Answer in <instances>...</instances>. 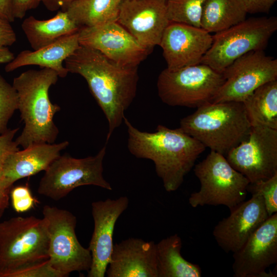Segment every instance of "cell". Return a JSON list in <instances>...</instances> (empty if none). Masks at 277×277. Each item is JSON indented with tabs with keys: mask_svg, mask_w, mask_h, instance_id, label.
Returning a JSON list of instances; mask_svg holds the SVG:
<instances>
[{
	"mask_svg": "<svg viewBox=\"0 0 277 277\" xmlns=\"http://www.w3.org/2000/svg\"><path fill=\"white\" fill-rule=\"evenodd\" d=\"M64 63L68 72L85 78L103 111L109 125L107 143L135 97L138 66L118 64L98 51L81 45Z\"/></svg>",
	"mask_w": 277,
	"mask_h": 277,
	"instance_id": "obj_1",
	"label": "cell"
},
{
	"mask_svg": "<svg viewBox=\"0 0 277 277\" xmlns=\"http://www.w3.org/2000/svg\"><path fill=\"white\" fill-rule=\"evenodd\" d=\"M128 149L134 156L151 160L167 192L177 190L206 147L180 128L159 125L154 132L142 131L124 116Z\"/></svg>",
	"mask_w": 277,
	"mask_h": 277,
	"instance_id": "obj_2",
	"label": "cell"
},
{
	"mask_svg": "<svg viewBox=\"0 0 277 277\" xmlns=\"http://www.w3.org/2000/svg\"><path fill=\"white\" fill-rule=\"evenodd\" d=\"M58 77L55 71L41 68L28 70L14 78L12 85L17 94V110L25 124L15 142L23 148L55 142L59 130L53 117L61 108L51 102L49 90Z\"/></svg>",
	"mask_w": 277,
	"mask_h": 277,
	"instance_id": "obj_3",
	"label": "cell"
},
{
	"mask_svg": "<svg viewBox=\"0 0 277 277\" xmlns=\"http://www.w3.org/2000/svg\"><path fill=\"white\" fill-rule=\"evenodd\" d=\"M211 151L225 156L248 136L252 126L242 102L207 103L183 118L180 127Z\"/></svg>",
	"mask_w": 277,
	"mask_h": 277,
	"instance_id": "obj_4",
	"label": "cell"
},
{
	"mask_svg": "<svg viewBox=\"0 0 277 277\" xmlns=\"http://www.w3.org/2000/svg\"><path fill=\"white\" fill-rule=\"evenodd\" d=\"M194 172L200 188L190 194L188 201L191 207L224 205L230 210L245 200L250 182L224 155L210 151L195 166Z\"/></svg>",
	"mask_w": 277,
	"mask_h": 277,
	"instance_id": "obj_5",
	"label": "cell"
},
{
	"mask_svg": "<svg viewBox=\"0 0 277 277\" xmlns=\"http://www.w3.org/2000/svg\"><path fill=\"white\" fill-rule=\"evenodd\" d=\"M48 248L44 217L16 216L0 223V270L47 260Z\"/></svg>",
	"mask_w": 277,
	"mask_h": 277,
	"instance_id": "obj_6",
	"label": "cell"
},
{
	"mask_svg": "<svg viewBox=\"0 0 277 277\" xmlns=\"http://www.w3.org/2000/svg\"><path fill=\"white\" fill-rule=\"evenodd\" d=\"M277 30L275 16L251 17L212 35L201 64L222 73L234 61L252 51L264 50Z\"/></svg>",
	"mask_w": 277,
	"mask_h": 277,
	"instance_id": "obj_7",
	"label": "cell"
},
{
	"mask_svg": "<svg viewBox=\"0 0 277 277\" xmlns=\"http://www.w3.org/2000/svg\"><path fill=\"white\" fill-rule=\"evenodd\" d=\"M224 81L222 73L203 64L166 68L157 78L158 95L169 106L197 108L212 101Z\"/></svg>",
	"mask_w": 277,
	"mask_h": 277,
	"instance_id": "obj_8",
	"label": "cell"
},
{
	"mask_svg": "<svg viewBox=\"0 0 277 277\" xmlns=\"http://www.w3.org/2000/svg\"><path fill=\"white\" fill-rule=\"evenodd\" d=\"M106 153L105 145L95 155L85 158L60 155L45 171L38 184V193L57 201L82 186L93 185L112 190L111 184L103 175Z\"/></svg>",
	"mask_w": 277,
	"mask_h": 277,
	"instance_id": "obj_9",
	"label": "cell"
},
{
	"mask_svg": "<svg viewBox=\"0 0 277 277\" xmlns=\"http://www.w3.org/2000/svg\"><path fill=\"white\" fill-rule=\"evenodd\" d=\"M47 222L49 235L48 260L52 266L64 277L74 271H88L92 256L88 248L78 240L76 217L69 211L45 205L42 210Z\"/></svg>",
	"mask_w": 277,
	"mask_h": 277,
	"instance_id": "obj_10",
	"label": "cell"
},
{
	"mask_svg": "<svg viewBox=\"0 0 277 277\" xmlns=\"http://www.w3.org/2000/svg\"><path fill=\"white\" fill-rule=\"evenodd\" d=\"M225 81L211 103L243 102L256 88L277 80V60L264 50L242 55L222 72Z\"/></svg>",
	"mask_w": 277,
	"mask_h": 277,
	"instance_id": "obj_11",
	"label": "cell"
},
{
	"mask_svg": "<svg viewBox=\"0 0 277 277\" xmlns=\"http://www.w3.org/2000/svg\"><path fill=\"white\" fill-rule=\"evenodd\" d=\"M250 183L277 174V130L252 126L247 137L225 156Z\"/></svg>",
	"mask_w": 277,
	"mask_h": 277,
	"instance_id": "obj_12",
	"label": "cell"
},
{
	"mask_svg": "<svg viewBox=\"0 0 277 277\" xmlns=\"http://www.w3.org/2000/svg\"><path fill=\"white\" fill-rule=\"evenodd\" d=\"M78 33L80 45L96 50L122 65L138 66L152 51L142 46L117 22L81 27Z\"/></svg>",
	"mask_w": 277,
	"mask_h": 277,
	"instance_id": "obj_13",
	"label": "cell"
},
{
	"mask_svg": "<svg viewBox=\"0 0 277 277\" xmlns=\"http://www.w3.org/2000/svg\"><path fill=\"white\" fill-rule=\"evenodd\" d=\"M235 277H274L266 269L277 263V213L270 216L244 245L233 253Z\"/></svg>",
	"mask_w": 277,
	"mask_h": 277,
	"instance_id": "obj_14",
	"label": "cell"
},
{
	"mask_svg": "<svg viewBox=\"0 0 277 277\" xmlns=\"http://www.w3.org/2000/svg\"><path fill=\"white\" fill-rule=\"evenodd\" d=\"M117 22L144 47L159 46L170 23L166 0H123Z\"/></svg>",
	"mask_w": 277,
	"mask_h": 277,
	"instance_id": "obj_15",
	"label": "cell"
},
{
	"mask_svg": "<svg viewBox=\"0 0 277 277\" xmlns=\"http://www.w3.org/2000/svg\"><path fill=\"white\" fill-rule=\"evenodd\" d=\"M128 205L129 199L126 196L92 203L94 229L88 248L91 254L92 264L87 276H105L114 245L113 235L115 225Z\"/></svg>",
	"mask_w": 277,
	"mask_h": 277,
	"instance_id": "obj_16",
	"label": "cell"
},
{
	"mask_svg": "<svg viewBox=\"0 0 277 277\" xmlns=\"http://www.w3.org/2000/svg\"><path fill=\"white\" fill-rule=\"evenodd\" d=\"M230 215L215 226L212 234L226 253L238 251L269 217L262 196L252 194L230 210Z\"/></svg>",
	"mask_w": 277,
	"mask_h": 277,
	"instance_id": "obj_17",
	"label": "cell"
},
{
	"mask_svg": "<svg viewBox=\"0 0 277 277\" xmlns=\"http://www.w3.org/2000/svg\"><path fill=\"white\" fill-rule=\"evenodd\" d=\"M212 41V35L201 28L170 22L159 46L167 68L174 70L201 64Z\"/></svg>",
	"mask_w": 277,
	"mask_h": 277,
	"instance_id": "obj_18",
	"label": "cell"
},
{
	"mask_svg": "<svg viewBox=\"0 0 277 277\" xmlns=\"http://www.w3.org/2000/svg\"><path fill=\"white\" fill-rule=\"evenodd\" d=\"M106 274L108 277H158L156 243L130 238L115 244Z\"/></svg>",
	"mask_w": 277,
	"mask_h": 277,
	"instance_id": "obj_19",
	"label": "cell"
},
{
	"mask_svg": "<svg viewBox=\"0 0 277 277\" xmlns=\"http://www.w3.org/2000/svg\"><path fill=\"white\" fill-rule=\"evenodd\" d=\"M69 144L67 141L57 144H37L14 151L5 159L1 174L6 185L11 188L17 180L45 171Z\"/></svg>",
	"mask_w": 277,
	"mask_h": 277,
	"instance_id": "obj_20",
	"label": "cell"
},
{
	"mask_svg": "<svg viewBox=\"0 0 277 277\" xmlns=\"http://www.w3.org/2000/svg\"><path fill=\"white\" fill-rule=\"evenodd\" d=\"M80 46L77 32L65 36L38 50L21 51L6 64L5 70L10 72L22 67L35 65L41 68L52 69L57 72L60 77L63 78L69 73L64 66V62Z\"/></svg>",
	"mask_w": 277,
	"mask_h": 277,
	"instance_id": "obj_21",
	"label": "cell"
},
{
	"mask_svg": "<svg viewBox=\"0 0 277 277\" xmlns=\"http://www.w3.org/2000/svg\"><path fill=\"white\" fill-rule=\"evenodd\" d=\"M21 27L33 50L77 32L80 28L66 11L62 10L58 11L53 17L45 20L29 16L23 20Z\"/></svg>",
	"mask_w": 277,
	"mask_h": 277,
	"instance_id": "obj_22",
	"label": "cell"
},
{
	"mask_svg": "<svg viewBox=\"0 0 277 277\" xmlns=\"http://www.w3.org/2000/svg\"><path fill=\"white\" fill-rule=\"evenodd\" d=\"M158 277H201L202 270L181 254L182 241L177 234L156 244Z\"/></svg>",
	"mask_w": 277,
	"mask_h": 277,
	"instance_id": "obj_23",
	"label": "cell"
},
{
	"mask_svg": "<svg viewBox=\"0 0 277 277\" xmlns=\"http://www.w3.org/2000/svg\"><path fill=\"white\" fill-rule=\"evenodd\" d=\"M242 103L252 126L277 130V80L260 86Z\"/></svg>",
	"mask_w": 277,
	"mask_h": 277,
	"instance_id": "obj_24",
	"label": "cell"
},
{
	"mask_svg": "<svg viewBox=\"0 0 277 277\" xmlns=\"http://www.w3.org/2000/svg\"><path fill=\"white\" fill-rule=\"evenodd\" d=\"M247 14L240 0H205L201 28L210 33H215L242 22Z\"/></svg>",
	"mask_w": 277,
	"mask_h": 277,
	"instance_id": "obj_25",
	"label": "cell"
},
{
	"mask_svg": "<svg viewBox=\"0 0 277 277\" xmlns=\"http://www.w3.org/2000/svg\"><path fill=\"white\" fill-rule=\"evenodd\" d=\"M123 0H75L65 10L80 27L117 22Z\"/></svg>",
	"mask_w": 277,
	"mask_h": 277,
	"instance_id": "obj_26",
	"label": "cell"
},
{
	"mask_svg": "<svg viewBox=\"0 0 277 277\" xmlns=\"http://www.w3.org/2000/svg\"><path fill=\"white\" fill-rule=\"evenodd\" d=\"M205 0H166L170 22L201 28L202 7Z\"/></svg>",
	"mask_w": 277,
	"mask_h": 277,
	"instance_id": "obj_27",
	"label": "cell"
},
{
	"mask_svg": "<svg viewBox=\"0 0 277 277\" xmlns=\"http://www.w3.org/2000/svg\"><path fill=\"white\" fill-rule=\"evenodd\" d=\"M17 108L16 90L0 74V134L8 130V123Z\"/></svg>",
	"mask_w": 277,
	"mask_h": 277,
	"instance_id": "obj_28",
	"label": "cell"
},
{
	"mask_svg": "<svg viewBox=\"0 0 277 277\" xmlns=\"http://www.w3.org/2000/svg\"><path fill=\"white\" fill-rule=\"evenodd\" d=\"M0 277H64L49 260L14 269L0 270Z\"/></svg>",
	"mask_w": 277,
	"mask_h": 277,
	"instance_id": "obj_29",
	"label": "cell"
},
{
	"mask_svg": "<svg viewBox=\"0 0 277 277\" xmlns=\"http://www.w3.org/2000/svg\"><path fill=\"white\" fill-rule=\"evenodd\" d=\"M247 190L251 194H258L262 196L269 216L277 213V174L267 180L250 183Z\"/></svg>",
	"mask_w": 277,
	"mask_h": 277,
	"instance_id": "obj_30",
	"label": "cell"
},
{
	"mask_svg": "<svg viewBox=\"0 0 277 277\" xmlns=\"http://www.w3.org/2000/svg\"><path fill=\"white\" fill-rule=\"evenodd\" d=\"M10 196L13 209L19 213L30 210L37 202L27 185L18 186L11 189Z\"/></svg>",
	"mask_w": 277,
	"mask_h": 277,
	"instance_id": "obj_31",
	"label": "cell"
},
{
	"mask_svg": "<svg viewBox=\"0 0 277 277\" xmlns=\"http://www.w3.org/2000/svg\"><path fill=\"white\" fill-rule=\"evenodd\" d=\"M19 128L8 129L5 133L0 134V169L8 155L19 150V146L13 140Z\"/></svg>",
	"mask_w": 277,
	"mask_h": 277,
	"instance_id": "obj_32",
	"label": "cell"
},
{
	"mask_svg": "<svg viewBox=\"0 0 277 277\" xmlns=\"http://www.w3.org/2000/svg\"><path fill=\"white\" fill-rule=\"evenodd\" d=\"M247 13H268L276 0H240Z\"/></svg>",
	"mask_w": 277,
	"mask_h": 277,
	"instance_id": "obj_33",
	"label": "cell"
},
{
	"mask_svg": "<svg viewBox=\"0 0 277 277\" xmlns=\"http://www.w3.org/2000/svg\"><path fill=\"white\" fill-rule=\"evenodd\" d=\"M16 41V35L9 21L0 17V45L8 47Z\"/></svg>",
	"mask_w": 277,
	"mask_h": 277,
	"instance_id": "obj_34",
	"label": "cell"
},
{
	"mask_svg": "<svg viewBox=\"0 0 277 277\" xmlns=\"http://www.w3.org/2000/svg\"><path fill=\"white\" fill-rule=\"evenodd\" d=\"M41 0H13V13L15 18L22 19L30 10L36 8Z\"/></svg>",
	"mask_w": 277,
	"mask_h": 277,
	"instance_id": "obj_35",
	"label": "cell"
},
{
	"mask_svg": "<svg viewBox=\"0 0 277 277\" xmlns=\"http://www.w3.org/2000/svg\"><path fill=\"white\" fill-rule=\"evenodd\" d=\"M75 0H41L46 8L50 11H65Z\"/></svg>",
	"mask_w": 277,
	"mask_h": 277,
	"instance_id": "obj_36",
	"label": "cell"
},
{
	"mask_svg": "<svg viewBox=\"0 0 277 277\" xmlns=\"http://www.w3.org/2000/svg\"><path fill=\"white\" fill-rule=\"evenodd\" d=\"M0 17L11 23L14 21L13 0H0Z\"/></svg>",
	"mask_w": 277,
	"mask_h": 277,
	"instance_id": "obj_37",
	"label": "cell"
},
{
	"mask_svg": "<svg viewBox=\"0 0 277 277\" xmlns=\"http://www.w3.org/2000/svg\"><path fill=\"white\" fill-rule=\"evenodd\" d=\"M11 189L6 185L0 173V209L5 210L8 206Z\"/></svg>",
	"mask_w": 277,
	"mask_h": 277,
	"instance_id": "obj_38",
	"label": "cell"
},
{
	"mask_svg": "<svg viewBox=\"0 0 277 277\" xmlns=\"http://www.w3.org/2000/svg\"><path fill=\"white\" fill-rule=\"evenodd\" d=\"M14 57L13 53L8 47L0 45V64H7L11 62Z\"/></svg>",
	"mask_w": 277,
	"mask_h": 277,
	"instance_id": "obj_39",
	"label": "cell"
},
{
	"mask_svg": "<svg viewBox=\"0 0 277 277\" xmlns=\"http://www.w3.org/2000/svg\"><path fill=\"white\" fill-rule=\"evenodd\" d=\"M4 211H5V210L0 209V219L1 218L2 216L3 215Z\"/></svg>",
	"mask_w": 277,
	"mask_h": 277,
	"instance_id": "obj_40",
	"label": "cell"
}]
</instances>
